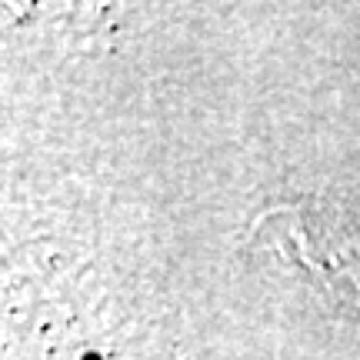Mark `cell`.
<instances>
[{
    "mask_svg": "<svg viewBox=\"0 0 360 360\" xmlns=\"http://www.w3.org/2000/svg\"><path fill=\"white\" fill-rule=\"evenodd\" d=\"M274 214L287 220L277 224L274 217H264L267 224H277V250L304 264L330 300L360 310V233L350 227L337 231L340 224H334L327 214L310 220L304 207H277Z\"/></svg>",
    "mask_w": 360,
    "mask_h": 360,
    "instance_id": "1",
    "label": "cell"
}]
</instances>
